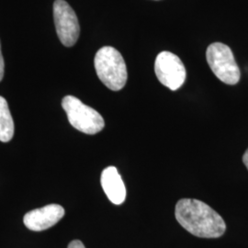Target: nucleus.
Wrapping results in <instances>:
<instances>
[{"label":"nucleus","mask_w":248,"mask_h":248,"mask_svg":"<svg viewBox=\"0 0 248 248\" xmlns=\"http://www.w3.org/2000/svg\"><path fill=\"white\" fill-rule=\"evenodd\" d=\"M101 186L108 200L115 205H121L126 199L124 180L115 167H108L102 171Z\"/></svg>","instance_id":"obj_8"},{"label":"nucleus","mask_w":248,"mask_h":248,"mask_svg":"<svg viewBox=\"0 0 248 248\" xmlns=\"http://www.w3.org/2000/svg\"><path fill=\"white\" fill-rule=\"evenodd\" d=\"M95 69L98 78L108 89L119 91L126 85L128 73L124 57L115 48L104 46L96 53Z\"/></svg>","instance_id":"obj_2"},{"label":"nucleus","mask_w":248,"mask_h":248,"mask_svg":"<svg viewBox=\"0 0 248 248\" xmlns=\"http://www.w3.org/2000/svg\"><path fill=\"white\" fill-rule=\"evenodd\" d=\"M4 71H5V62H4L2 52H1V44H0V82L4 78Z\"/></svg>","instance_id":"obj_10"},{"label":"nucleus","mask_w":248,"mask_h":248,"mask_svg":"<svg viewBox=\"0 0 248 248\" xmlns=\"http://www.w3.org/2000/svg\"><path fill=\"white\" fill-rule=\"evenodd\" d=\"M67 248H86L84 244L79 241V240H74L70 242V244L68 245Z\"/></svg>","instance_id":"obj_11"},{"label":"nucleus","mask_w":248,"mask_h":248,"mask_svg":"<svg viewBox=\"0 0 248 248\" xmlns=\"http://www.w3.org/2000/svg\"><path fill=\"white\" fill-rule=\"evenodd\" d=\"M64 216V209L58 204L46 205L26 213L23 222L29 230L41 232L55 225Z\"/></svg>","instance_id":"obj_7"},{"label":"nucleus","mask_w":248,"mask_h":248,"mask_svg":"<svg viewBox=\"0 0 248 248\" xmlns=\"http://www.w3.org/2000/svg\"><path fill=\"white\" fill-rule=\"evenodd\" d=\"M14 122L9 110L8 102L0 96V141L8 142L14 136Z\"/></svg>","instance_id":"obj_9"},{"label":"nucleus","mask_w":248,"mask_h":248,"mask_svg":"<svg viewBox=\"0 0 248 248\" xmlns=\"http://www.w3.org/2000/svg\"><path fill=\"white\" fill-rule=\"evenodd\" d=\"M62 106L70 124L79 132L96 134L104 129L105 122L102 116L96 109L84 104L79 98L66 96L62 98Z\"/></svg>","instance_id":"obj_3"},{"label":"nucleus","mask_w":248,"mask_h":248,"mask_svg":"<svg viewBox=\"0 0 248 248\" xmlns=\"http://www.w3.org/2000/svg\"><path fill=\"white\" fill-rule=\"evenodd\" d=\"M53 18L56 33L62 45L66 47L76 45L79 37V22L76 12L66 1H54Z\"/></svg>","instance_id":"obj_5"},{"label":"nucleus","mask_w":248,"mask_h":248,"mask_svg":"<svg viewBox=\"0 0 248 248\" xmlns=\"http://www.w3.org/2000/svg\"><path fill=\"white\" fill-rule=\"evenodd\" d=\"M155 72L160 83L171 90L181 88L186 80L184 63L178 56L170 52H162L157 55Z\"/></svg>","instance_id":"obj_6"},{"label":"nucleus","mask_w":248,"mask_h":248,"mask_svg":"<svg viewBox=\"0 0 248 248\" xmlns=\"http://www.w3.org/2000/svg\"><path fill=\"white\" fill-rule=\"evenodd\" d=\"M207 62L213 74L227 85H236L241 78L239 67L229 46L214 43L206 52Z\"/></svg>","instance_id":"obj_4"},{"label":"nucleus","mask_w":248,"mask_h":248,"mask_svg":"<svg viewBox=\"0 0 248 248\" xmlns=\"http://www.w3.org/2000/svg\"><path fill=\"white\" fill-rule=\"evenodd\" d=\"M243 162H244L245 166L247 167V169H248V149L247 150V152L245 153L244 156H243Z\"/></svg>","instance_id":"obj_12"},{"label":"nucleus","mask_w":248,"mask_h":248,"mask_svg":"<svg viewBox=\"0 0 248 248\" xmlns=\"http://www.w3.org/2000/svg\"><path fill=\"white\" fill-rule=\"evenodd\" d=\"M175 215L179 224L197 237L218 238L226 230V224L221 215L199 200L178 201Z\"/></svg>","instance_id":"obj_1"}]
</instances>
